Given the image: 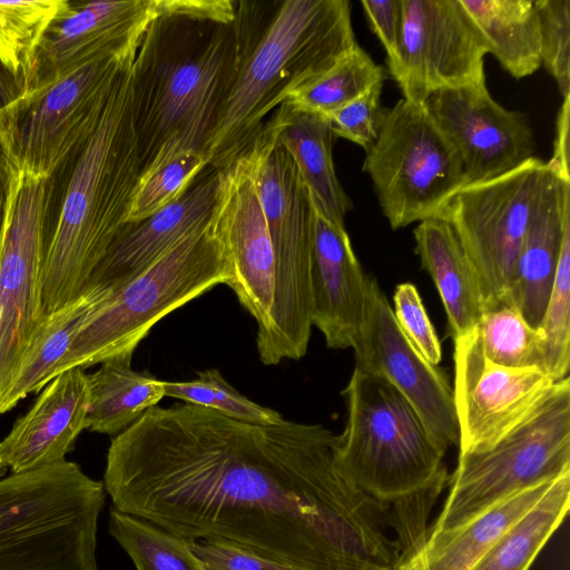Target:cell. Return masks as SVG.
Segmentation results:
<instances>
[{"label": "cell", "mask_w": 570, "mask_h": 570, "mask_svg": "<svg viewBox=\"0 0 570 570\" xmlns=\"http://www.w3.org/2000/svg\"><path fill=\"white\" fill-rule=\"evenodd\" d=\"M570 472L553 481L542 499L514 522L470 570H528L566 519Z\"/></svg>", "instance_id": "obj_29"}, {"label": "cell", "mask_w": 570, "mask_h": 570, "mask_svg": "<svg viewBox=\"0 0 570 570\" xmlns=\"http://www.w3.org/2000/svg\"><path fill=\"white\" fill-rule=\"evenodd\" d=\"M413 235L415 254L444 306L449 334L454 340L470 333L479 321L483 298L454 230L448 222L431 218L419 223Z\"/></svg>", "instance_id": "obj_25"}, {"label": "cell", "mask_w": 570, "mask_h": 570, "mask_svg": "<svg viewBox=\"0 0 570 570\" xmlns=\"http://www.w3.org/2000/svg\"><path fill=\"white\" fill-rule=\"evenodd\" d=\"M132 355L110 358L88 374L86 430L117 435L165 396L164 381L131 367Z\"/></svg>", "instance_id": "obj_26"}, {"label": "cell", "mask_w": 570, "mask_h": 570, "mask_svg": "<svg viewBox=\"0 0 570 570\" xmlns=\"http://www.w3.org/2000/svg\"><path fill=\"white\" fill-rule=\"evenodd\" d=\"M547 165V164H546ZM570 226V180L550 168L542 176L510 284L503 299L539 327L553 284L566 229Z\"/></svg>", "instance_id": "obj_23"}, {"label": "cell", "mask_w": 570, "mask_h": 570, "mask_svg": "<svg viewBox=\"0 0 570 570\" xmlns=\"http://www.w3.org/2000/svg\"><path fill=\"white\" fill-rule=\"evenodd\" d=\"M355 365L390 382L412 405L435 442L459 444L453 389L442 368L428 363L400 330L386 295L370 278L363 327L354 346Z\"/></svg>", "instance_id": "obj_17"}, {"label": "cell", "mask_w": 570, "mask_h": 570, "mask_svg": "<svg viewBox=\"0 0 570 570\" xmlns=\"http://www.w3.org/2000/svg\"><path fill=\"white\" fill-rule=\"evenodd\" d=\"M569 111L570 96L563 98L557 117L556 140L553 155L546 163L554 174L566 180H570L569 171Z\"/></svg>", "instance_id": "obj_43"}, {"label": "cell", "mask_w": 570, "mask_h": 570, "mask_svg": "<svg viewBox=\"0 0 570 570\" xmlns=\"http://www.w3.org/2000/svg\"><path fill=\"white\" fill-rule=\"evenodd\" d=\"M309 283L312 325L324 335L328 348L353 347L366 316L370 277L345 226L331 222L315 206Z\"/></svg>", "instance_id": "obj_20"}, {"label": "cell", "mask_w": 570, "mask_h": 570, "mask_svg": "<svg viewBox=\"0 0 570 570\" xmlns=\"http://www.w3.org/2000/svg\"><path fill=\"white\" fill-rule=\"evenodd\" d=\"M546 169L534 156L493 179L465 185L440 216L454 230L483 302L507 292Z\"/></svg>", "instance_id": "obj_12"}, {"label": "cell", "mask_w": 570, "mask_h": 570, "mask_svg": "<svg viewBox=\"0 0 570 570\" xmlns=\"http://www.w3.org/2000/svg\"><path fill=\"white\" fill-rule=\"evenodd\" d=\"M245 22L158 16L132 62V111L141 173L159 156L204 153L242 62ZM205 154V153H204Z\"/></svg>", "instance_id": "obj_2"}, {"label": "cell", "mask_w": 570, "mask_h": 570, "mask_svg": "<svg viewBox=\"0 0 570 570\" xmlns=\"http://www.w3.org/2000/svg\"><path fill=\"white\" fill-rule=\"evenodd\" d=\"M570 472V379L527 421L483 452L459 454L450 492L428 533L453 530L505 498Z\"/></svg>", "instance_id": "obj_9"}, {"label": "cell", "mask_w": 570, "mask_h": 570, "mask_svg": "<svg viewBox=\"0 0 570 570\" xmlns=\"http://www.w3.org/2000/svg\"><path fill=\"white\" fill-rule=\"evenodd\" d=\"M453 342L459 454L483 452L537 412L557 382L540 368H510L490 362L475 327Z\"/></svg>", "instance_id": "obj_15"}, {"label": "cell", "mask_w": 570, "mask_h": 570, "mask_svg": "<svg viewBox=\"0 0 570 570\" xmlns=\"http://www.w3.org/2000/svg\"><path fill=\"white\" fill-rule=\"evenodd\" d=\"M246 42L235 80L205 145L222 170L253 144L265 118L357 46L348 0H286L263 28L245 9Z\"/></svg>", "instance_id": "obj_4"}, {"label": "cell", "mask_w": 570, "mask_h": 570, "mask_svg": "<svg viewBox=\"0 0 570 570\" xmlns=\"http://www.w3.org/2000/svg\"><path fill=\"white\" fill-rule=\"evenodd\" d=\"M67 0L0 1V61L26 83L37 46Z\"/></svg>", "instance_id": "obj_34"}, {"label": "cell", "mask_w": 570, "mask_h": 570, "mask_svg": "<svg viewBox=\"0 0 570 570\" xmlns=\"http://www.w3.org/2000/svg\"><path fill=\"white\" fill-rule=\"evenodd\" d=\"M176 200L151 216L127 223L94 271L87 291L111 294L154 264L177 242L205 226L219 181L210 167Z\"/></svg>", "instance_id": "obj_21"}, {"label": "cell", "mask_w": 570, "mask_h": 570, "mask_svg": "<svg viewBox=\"0 0 570 570\" xmlns=\"http://www.w3.org/2000/svg\"><path fill=\"white\" fill-rule=\"evenodd\" d=\"M208 167L206 155L181 149L156 158L137 181L127 223L140 222L179 198Z\"/></svg>", "instance_id": "obj_33"}, {"label": "cell", "mask_w": 570, "mask_h": 570, "mask_svg": "<svg viewBox=\"0 0 570 570\" xmlns=\"http://www.w3.org/2000/svg\"><path fill=\"white\" fill-rule=\"evenodd\" d=\"M104 483L71 461L0 478V570H99Z\"/></svg>", "instance_id": "obj_6"}, {"label": "cell", "mask_w": 570, "mask_h": 570, "mask_svg": "<svg viewBox=\"0 0 570 570\" xmlns=\"http://www.w3.org/2000/svg\"><path fill=\"white\" fill-rule=\"evenodd\" d=\"M18 173L0 145V242L9 215Z\"/></svg>", "instance_id": "obj_44"}, {"label": "cell", "mask_w": 570, "mask_h": 570, "mask_svg": "<svg viewBox=\"0 0 570 570\" xmlns=\"http://www.w3.org/2000/svg\"><path fill=\"white\" fill-rule=\"evenodd\" d=\"M23 94L24 87L21 80L0 61V112Z\"/></svg>", "instance_id": "obj_45"}, {"label": "cell", "mask_w": 570, "mask_h": 570, "mask_svg": "<svg viewBox=\"0 0 570 570\" xmlns=\"http://www.w3.org/2000/svg\"><path fill=\"white\" fill-rule=\"evenodd\" d=\"M245 154L275 258L272 331L259 355L264 364L275 365L302 358L308 347L314 204L291 156L264 128Z\"/></svg>", "instance_id": "obj_8"}, {"label": "cell", "mask_w": 570, "mask_h": 570, "mask_svg": "<svg viewBox=\"0 0 570 570\" xmlns=\"http://www.w3.org/2000/svg\"><path fill=\"white\" fill-rule=\"evenodd\" d=\"M50 178L18 174L0 242V399L47 316L42 272Z\"/></svg>", "instance_id": "obj_13"}, {"label": "cell", "mask_w": 570, "mask_h": 570, "mask_svg": "<svg viewBox=\"0 0 570 570\" xmlns=\"http://www.w3.org/2000/svg\"><path fill=\"white\" fill-rule=\"evenodd\" d=\"M487 41L460 0H403V28L387 69L403 98L485 81Z\"/></svg>", "instance_id": "obj_14"}, {"label": "cell", "mask_w": 570, "mask_h": 570, "mask_svg": "<svg viewBox=\"0 0 570 570\" xmlns=\"http://www.w3.org/2000/svg\"><path fill=\"white\" fill-rule=\"evenodd\" d=\"M109 532L137 570H207L193 550L194 540L142 518L111 508Z\"/></svg>", "instance_id": "obj_31"}, {"label": "cell", "mask_w": 570, "mask_h": 570, "mask_svg": "<svg viewBox=\"0 0 570 570\" xmlns=\"http://www.w3.org/2000/svg\"><path fill=\"white\" fill-rule=\"evenodd\" d=\"M335 445L322 424L156 405L112 439L102 483L112 508L194 541H229L293 570H394L389 504L344 479Z\"/></svg>", "instance_id": "obj_1"}, {"label": "cell", "mask_w": 570, "mask_h": 570, "mask_svg": "<svg viewBox=\"0 0 570 570\" xmlns=\"http://www.w3.org/2000/svg\"><path fill=\"white\" fill-rule=\"evenodd\" d=\"M107 296L106 293L90 289L47 316L0 399V414L14 407L28 394L40 391L53 379L56 367L78 332Z\"/></svg>", "instance_id": "obj_27"}, {"label": "cell", "mask_w": 570, "mask_h": 570, "mask_svg": "<svg viewBox=\"0 0 570 570\" xmlns=\"http://www.w3.org/2000/svg\"><path fill=\"white\" fill-rule=\"evenodd\" d=\"M6 468L0 462V478L4 474Z\"/></svg>", "instance_id": "obj_47"}, {"label": "cell", "mask_w": 570, "mask_h": 570, "mask_svg": "<svg viewBox=\"0 0 570 570\" xmlns=\"http://www.w3.org/2000/svg\"><path fill=\"white\" fill-rule=\"evenodd\" d=\"M546 337V372L556 381L569 376L570 365V226L566 229L561 253L539 326Z\"/></svg>", "instance_id": "obj_36"}, {"label": "cell", "mask_w": 570, "mask_h": 570, "mask_svg": "<svg viewBox=\"0 0 570 570\" xmlns=\"http://www.w3.org/2000/svg\"><path fill=\"white\" fill-rule=\"evenodd\" d=\"M135 57L118 72L94 134L70 159L72 171L45 256L46 316L86 293L94 271L127 224L141 174L132 111Z\"/></svg>", "instance_id": "obj_3"}, {"label": "cell", "mask_w": 570, "mask_h": 570, "mask_svg": "<svg viewBox=\"0 0 570 570\" xmlns=\"http://www.w3.org/2000/svg\"><path fill=\"white\" fill-rule=\"evenodd\" d=\"M540 32L541 66L563 98L570 96V0H534Z\"/></svg>", "instance_id": "obj_37"}, {"label": "cell", "mask_w": 570, "mask_h": 570, "mask_svg": "<svg viewBox=\"0 0 570 570\" xmlns=\"http://www.w3.org/2000/svg\"><path fill=\"white\" fill-rule=\"evenodd\" d=\"M394 570H410V569L406 568L405 566L397 564Z\"/></svg>", "instance_id": "obj_46"}, {"label": "cell", "mask_w": 570, "mask_h": 570, "mask_svg": "<svg viewBox=\"0 0 570 570\" xmlns=\"http://www.w3.org/2000/svg\"><path fill=\"white\" fill-rule=\"evenodd\" d=\"M423 105L456 149L466 185L493 179L534 157L527 116L498 104L485 81L438 90Z\"/></svg>", "instance_id": "obj_18"}, {"label": "cell", "mask_w": 570, "mask_h": 570, "mask_svg": "<svg viewBox=\"0 0 570 570\" xmlns=\"http://www.w3.org/2000/svg\"><path fill=\"white\" fill-rule=\"evenodd\" d=\"M138 49L96 59L0 112V145L18 174L49 179L97 128L114 81Z\"/></svg>", "instance_id": "obj_11"}, {"label": "cell", "mask_w": 570, "mask_h": 570, "mask_svg": "<svg viewBox=\"0 0 570 570\" xmlns=\"http://www.w3.org/2000/svg\"><path fill=\"white\" fill-rule=\"evenodd\" d=\"M1 314H2V309H1V304H0V322H1Z\"/></svg>", "instance_id": "obj_48"}, {"label": "cell", "mask_w": 570, "mask_h": 570, "mask_svg": "<svg viewBox=\"0 0 570 570\" xmlns=\"http://www.w3.org/2000/svg\"><path fill=\"white\" fill-rule=\"evenodd\" d=\"M207 228L229 265L232 279L227 285L256 321L261 355L272 331L275 258L245 153L219 171Z\"/></svg>", "instance_id": "obj_16"}, {"label": "cell", "mask_w": 570, "mask_h": 570, "mask_svg": "<svg viewBox=\"0 0 570 570\" xmlns=\"http://www.w3.org/2000/svg\"><path fill=\"white\" fill-rule=\"evenodd\" d=\"M88 410V374L80 367L58 374L0 441L1 464L21 473L66 460L86 430Z\"/></svg>", "instance_id": "obj_22"}, {"label": "cell", "mask_w": 570, "mask_h": 570, "mask_svg": "<svg viewBox=\"0 0 570 570\" xmlns=\"http://www.w3.org/2000/svg\"><path fill=\"white\" fill-rule=\"evenodd\" d=\"M483 355L510 368L546 371V337L503 299L485 301L475 326Z\"/></svg>", "instance_id": "obj_30"}, {"label": "cell", "mask_w": 570, "mask_h": 570, "mask_svg": "<svg viewBox=\"0 0 570 570\" xmlns=\"http://www.w3.org/2000/svg\"><path fill=\"white\" fill-rule=\"evenodd\" d=\"M383 83L374 85L327 117L334 136L345 138L365 151L374 144L384 111L381 108Z\"/></svg>", "instance_id": "obj_39"}, {"label": "cell", "mask_w": 570, "mask_h": 570, "mask_svg": "<svg viewBox=\"0 0 570 570\" xmlns=\"http://www.w3.org/2000/svg\"><path fill=\"white\" fill-rule=\"evenodd\" d=\"M393 304L395 321L406 340L428 363L438 366L442 358L441 343L416 287L411 283L399 284Z\"/></svg>", "instance_id": "obj_38"}, {"label": "cell", "mask_w": 570, "mask_h": 570, "mask_svg": "<svg viewBox=\"0 0 570 570\" xmlns=\"http://www.w3.org/2000/svg\"><path fill=\"white\" fill-rule=\"evenodd\" d=\"M263 128L291 156L315 208L331 222L345 226L352 202L335 173L334 135L328 118L283 102Z\"/></svg>", "instance_id": "obj_24"}, {"label": "cell", "mask_w": 570, "mask_h": 570, "mask_svg": "<svg viewBox=\"0 0 570 570\" xmlns=\"http://www.w3.org/2000/svg\"><path fill=\"white\" fill-rule=\"evenodd\" d=\"M165 396L217 411L230 419L261 425L284 421L282 414L259 405L237 392L217 370L197 372L188 382L164 381Z\"/></svg>", "instance_id": "obj_35"}, {"label": "cell", "mask_w": 570, "mask_h": 570, "mask_svg": "<svg viewBox=\"0 0 570 570\" xmlns=\"http://www.w3.org/2000/svg\"><path fill=\"white\" fill-rule=\"evenodd\" d=\"M158 16L190 18L229 23L236 17L237 2L230 0H156Z\"/></svg>", "instance_id": "obj_42"}, {"label": "cell", "mask_w": 570, "mask_h": 570, "mask_svg": "<svg viewBox=\"0 0 570 570\" xmlns=\"http://www.w3.org/2000/svg\"><path fill=\"white\" fill-rule=\"evenodd\" d=\"M335 464L358 490L384 504L440 493L449 481L444 451L405 397L384 377L355 365Z\"/></svg>", "instance_id": "obj_5"}, {"label": "cell", "mask_w": 570, "mask_h": 570, "mask_svg": "<svg viewBox=\"0 0 570 570\" xmlns=\"http://www.w3.org/2000/svg\"><path fill=\"white\" fill-rule=\"evenodd\" d=\"M385 78L386 70L357 45L324 73L296 89L284 102L328 117L374 85L384 82Z\"/></svg>", "instance_id": "obj_32"}, {"label": "cell", "mask_w": 570, "mask_h": 570, "mask_svg": "<svg viewBox=\"0 0 570 570\" xmlns=\"http://www.w3.org/2000/svg\"><path fill=\"white\" fill-rule=\"evenodd\" d=\"M366 20L383 45L387 60L397 52L403 28V0L361 1Z\"/></svg>", "instance_id": "obj_41"}, {"label": "cell", "mask_w": 570, "mask_h": 570, "mask_svg": "<svg viewBox=\"0 0 570 570\" xmlns=\"http://www.w3.org/2000/svg\"><path fill=\"white\" fill-rule=\"evenodd\" d=\"M368 174L392 229L440 218L463 188L461 158L424 105L400 99L384 109L380 131L366 150Z\"/></svg>", "instance_id": "obj_10"}, {"label": "cell", "mask_w": 570, "mask_h": 570, "mask_svg": "<svg viewBox=\"0 0 570 570\" xmlns=\"http://www.w3.org/2000/svg\"><path fill=\"white\" fill-rule=\"evenodd\" d=\"M193 550L207 570H293L225 540H197Z\"/></svg>", "instance_id": "obj_40"}, {"label": "cell", "mask_w": 570, "mask_h": 570, "mask_svg": "<svg viewBox=\"0 0 570 570\" xmlns=\"http://www.w3.org/2000/svg\"><path fill=\"white\" fill-rule=\"evenodd\" d=\"M483 35L489 53L513 78L541 67L539 19L534 0H460Z\"/></svg>", "instance_id": "obj_28"}, {"label": "cell", "mask_w": 570, "mask_h": 570, "mask_svg": "<svg viewBox=\"0 0 570 570\" xmlns=\"http://www.w3.org/2000/svg\"><path fill=\"white\" fill-rule=\"evenodd\" d=\"M230 279L229 265L206 224L98 305L56 367L53 377L72 367L85 370L117 356L132 355L161 318Z\"/></svg>", "instance_id": "obj_7"}, {"label": "cell", "mask_w": 570, "mask_h": 570, "mask_svg": "<svg viewBox=\"0 0 570 570\" xmlns=\"http://www.w3.org/2000/svg\"><path fill=\"white\" fill-rule=\"evenodd\" d=\"M156 17V0L91 1L78 8L68 1L37 46L24 92L96 59L138 49Z\"/></svg>", "instance_id": "obj_19"}]
</instances>
